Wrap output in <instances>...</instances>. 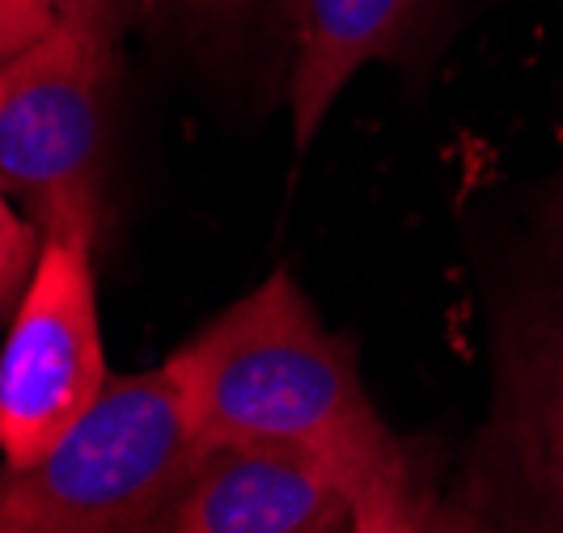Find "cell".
<instances>
[{
	"mask_svg": "<svg viewBox=\"0 0 563 533\" xmlns=\"http://www.w3.org/2000/svg\"><path fill=\"white\" fill-rule=\"evenodd\" d=\"M428 0H288L292 141L310 148L339 93L373 59H395L411 43Z\"/></svg>",
	"mask_w": 563,
	"mask_h": 533,
	"instance_id": "obj_7",
	"label": "cell"
},
{
	"mask_svg": "<svg viewBox=\"0 0 563 533\" xmlns=\"http://www.w3.org/2000/svg\"><path fill=\"white\" fill-rule=\"evenodd\" d=\"M483 512L521 533H563V276L521 280L496 309L492 415L479 436Z\"/></svg>",
	"mask_w": 563,
	"mask_h": 533,
	"instance_id": "obj_4",
	"label": "cell"
},
{
	"mask_svg": "<svg viewBox=\"0 0 563 533\" xmlns=\"http://www.w3.org/2000/svg\"><path fill=\"white\" fill-rule=\"evenodd\" d=\"M199 449L174 368L119 373L38 462H0V533H166Z\"/></svg>",
	"mask_w": 563,
	"mask_h": 533,
	"instance_id": "obj_2",
	"label": "cell"
},
{
	"mask_svg": "<svg viewBox=\"0 0 563 533\" xmlns=\"http://www.w3.org/2000/svg\"><path fill=\"white\" fill-rule=\"evenodd\" d=\"M530 229H534V246L542 254V267L563 276V169L542 182L534 208H530Z\"/></svg>",
	"mask_w": 563,
	"mask_h": 533,
	"instance_id": "obj_10",
	"label": "cell"
},
{
	"mask_svg": "<svg viewBox=\"0 0 563 533\" xmlns=\"http://www.w3.org/2000/svg\"><path fill=\"white\" fill-rule=\"evenodd\" d=\"M162 4L196 18V22H229V18H242L254 0H162Z\"/></svg>",
	"mask_w": 563,
	"mask_h": 533,
	"instance_id": "obj_13",
	"label": "cell"
},
{
	"mask_svg": "<svg viewBox=\"0 0 563 533\" xmlns=\"http://www.w3.org/2000/svg\"><path fill=\"white\" fill-rule=\"evenodd\" d=\"M98 242L43 237L9 335L0 343V457L30 466L111 386L98 318Z\"/></svg>",
	"mask_w": 563,
	"mask_h": 533,
	"instance_id": "obj_5",
	"label": "cell"
},
{
	"mask_svg": "<svg viewBox=\"0 0 563 533\" xmlns=\"http://www.w3.org/2000/svg\"><path fill=\"white\" fill-rule=\"evenodd\" d=\"M352 504L318 466L251 445H203L166 533H335Z\"/></svg>",
	"mask_w": 563,
	"mask_h": 533,
	"instance_id": "obj_6",
	"label": "cell"
},
{
	"mask_svg": "<svg viewBox=\"0 0 563 533\" xmlns=\"http://www.w3.org/2000/svg\"><path fill=\"white\" fill-rule=\"evenodd\" d=\"M52 26H56V13L43 0H0V59L26 52Z\"/></svg>",
	"mask_w": 563,
	"mask_h": 533,
	"instance_id": "obj_11",
	"label": "cell"
},
{
	"mask_svg": "<svg viewBox=\"0 0 563 533\" xmlns=\"http://www.w3.org/2000/svg\"><path fill=\"white\" fill-rule=\"evenodd\" d=\"M43 254V233L34 221L18 216L9 208V196L0 191V313H13L26 292L34 263Z\"/></svg>",
	"mask_w": 563,
	"mask_h": 533,
	"instance_id": "obj_8",
	"label": "cell"
},
{
	"mask_svg": "<svg viewBox=\"0 0 563 533\" xmlns=\"http://www.w3.org/2000/svg\"><path fill=\"white\" fill-rule=\"evenodd\" d=\"M166 365L203 445L310 462L335 478L361 533L407 530L432 491L373 407L352 343L322 326L288 271H272Z\"/></svg>",
	"mask_w": 563,
	"mask_h": 533,
	"instance_id": "obj_1",
	"label": "cell"
},
{
	"mask_svg": "<svg viewBox=\"0 0 563 533\" xmlns=\"http://www.w3.org/2000/svg\"><path fill=\"white\" fill-rule=\"evenodd\" d=\"M56 22H73V26L98 30L107 38H123V30L132 26V13H136V0H43Z\"/></svg>",
	"mask_w": 563,
	"mask_h": 533,
	"instance_id": "obj_12",
	"label": "cell"
},
{
	"mask_svg": "<svg viewBox=\"0 0 563 533\" xmlns=\"http://www.w3.org/2000/svg\"><path fill=\"white\" fill-rule=\"evenodd\" d=\"M335 533H361V530L347 521V525ZM398 533H521V530L496 521L492 512H483V508L475 504V500H466V496H441V491L432 487V491L423 496L416 521Z\"/></svg>",
	"mask_w": 563,
	"mask_h": 533,
	"instance_id": "obj_9",
	"label": "cell"
},
{
	"mask_svg": "<svg viewBox=\"0 0 563 533\" xmlns=\"http://www.w3.org/2000/svg\"><path fill=\"white\" fill-rule=\"evenodd\" d=\"M111 85L114 38L73 22L0 59V191L43 237H102Z\"/></svg>",
	"mask_w": 563,
	"mask_h": 533,
	"instance_id": "obj_3",
	"label": "cell"
}]
</instances>
